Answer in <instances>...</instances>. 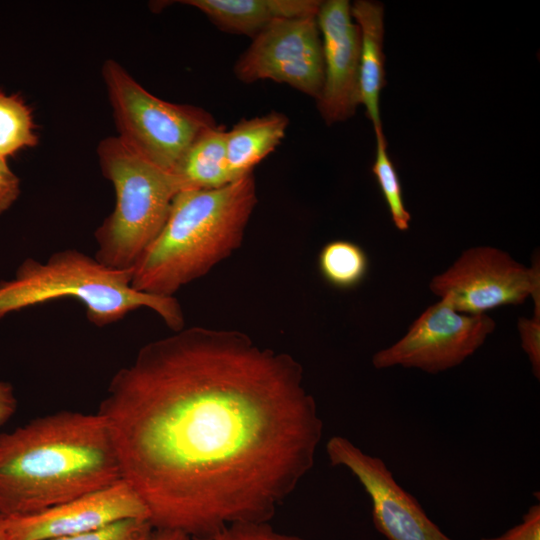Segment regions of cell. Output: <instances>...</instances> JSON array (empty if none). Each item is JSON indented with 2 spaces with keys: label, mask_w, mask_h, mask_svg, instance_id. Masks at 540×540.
Returning a JSON list of instances; mask_svg holds the SVG:
<instances>
[{
  "label": "cell",
  "mask_w": 540,
  "mask_h": 540,
  "mask_svg": "<svg viewBox=\"0 0 540 540\" xmlns=\"http://www.w3.org/2000/svg\"><path fill=\"white\" fill-rule=\"evenodd\" d=\"M97 413L153 528L196 540L269 521L312 469L323 434L292 355L203 326L143 345Z\"/></svg>",
  "instance_id": "6da1fadb"
},
{
  "label": "cell",
  "mask_w": 540,
  "mask_h": 540,
  "mask_svg": "<svg viewBox=\"0 0 540 540\" xmlns=\"http://www.w3.org/2000/svg\"><path fill=\"white\" fill-rule=\"evenodd\" d=\"M122 480L104 419L59 411L0 433V512L23 516Z\"/></svg>",
  "instance_id": "7a4b0ae2"
},
{
  "label": "cell",
  "mask_w": 540,
  "mask_h": 540,
  "mask_svg": "<svg viewBox=\"0 0 540 540\" xmlns=\"http://www.w3.org/2000/svg\"><path fill=\"white\" fill-rule=\"evenodd\" d=\"M257 203L253 173L216 189H186L132 270L134 289L174 297L241 245Z\"/></svg>",
  "instance_id": "3957f363"
},
{
  "label": "cell",
  "mask_w": 540,
  "mask_h": 540,
  "mask_svg": "<svg viewBox=\"0 0 540 540\" xmlns=\"http://www.w3.org/2000/svg\"><path fill=\"white\" fill-rule=\"evenodd\" d=\"M132 270L103 265L77 249H65L44 261L24 260L14 277L0 282V320L10 313L63 298L79 301L88 320L104 327L140 308L154 311L172 331L184 328L175 297L140 292L131 285Z\"/></svg>",
  "instance_id": "277c9868"
},
{
  "label": "cell",
  "mask_w": 540,
  "mask_h": 540,
  "mask_svg": "<svg viewBox=\"0 0 540 540\" xmlns=\"http://www.w3.org/2000/svg\"><path fill=\"white\" fill-rule=\"evenodd\" d=\"M97 156L116 201L95 231L94 257L110 268L132 269L163 228L182 186L174 173L142 158L117 136L101 140Z\"/></svg>",
  "instance_id": "5b68a950"
},
{
  "label": "cell",
  "mask_w": 540,
  "mask_h": 540,
  "mask_svg": "<svg viewBox=\"0 0 540 540\" xmlns=\"http://www.w3.org/2000/svg\"><path fill=\"white\" fill-rule=\"evenodd\" d=\"M117 137L132 151L173 173L204 131L216 126L212 115L192 105L162 100L142 87L116 60L102 65Z\"/></svg>",
  "instance_id": "8992f818"
},
{
  "label": "cell",
  "mask_w": 540,
  "mask_h": 540,
  "mask_svg": "<svg viewBox=\"0 0 540 540\" xmlns=\"http://www.w3.org/2000/svg\"><path fill=\"white\" fill-rule=\"evenodd\" d=\"M430 291L457 312L480 315L506 305H519L529 297L540 313L539 258L526 267L509 253L493 246L471 247L444 272L434 276Z\"/></svg>",
  "instance_id": "52a82bcc"
},
{
  "label": "cell",
  "mask_w": 540,
  "mask_h": 540,
  "mask_svg": "<svg viewBox=\"0 0 540 540\" xmlns=\"http://www.w3.org/2000/svg\"><path fill=\"white\" fill-rule=\"evenodd\" d=\"M496 328L487 314L457 312L439 300L429 306L393 345L372 357L376 369L400 366L437 374L473 355Z\"/></svg>",
  "instance_id": "ba28073f"
},
{
  "label": "cell",
  "mask_w": 540,
  "mask_h": 540,
  "mask_svg": "<svg viewBox=\"0 0 540 540\" xmlns=\"http://www.w3.org/2000/svg\"><path fill=\"white\" fill-rule=\"evenodd\" d=\"M234 73L246 84L269 79L317 100L324 81V59L316 16L269 24L253 37L236 61Z\"/></svg>",
  "instance_id": "9c48e42d"
},
{
  "label": "cell",
  "mask_w": 540,
  "mask_h": 540,
  "mask_svg": "<svg viewBox=\"0 0 540 540\" xmlns=\"http://www.w3.org/2000/svg\"><path fill=\"white\" fill-rule=\"evenodd\" d=\"M326 453L331 465L346 468L362 485L371 500L373 525L387 540H454L398 484L380 457L365 453L340 435L327 441Z\"/></svg>",
  "instance_id": "30bf717a"
},
{
  "label": "cell",
  "mask_w": 540,
  "mask_h": 540,
  "mask_svg": "<svg viewBox=\"0 0 540 540\" xmlns=\"http://www.w3.org/2000/svg\"><path fill=\"white\" fill-rule=\"evenodd\" d=\"M128 519L149 520V513L122 479L37 513L6 517V525L11 540H50L94 532Z\"/></svg>",
  "instance_id": "8fae6325"
},
{
  "label": "cell",
  "mask_w": 540,
  "mask_h": 540,
  "mask_svg": "<svg viewBox=\"0 0 540 540\" xmlns=\"http://www.w3.org/2000/svg\"><path fill=\"white\" fill-rule=\"evenodd\" d=\"M316 20L324 59V81L316 101L330 125L353 116L360 104V32L347 0L322 2Z\"/></svg>",
  "instance_id": "7c38bea8"
},
{
  "label": "cell",
  "mask_w": 540,
  "mask_h": 540,
  "mask_svg": "<svg viewBox=\"0 0 540 540\" xmlns=\"http://www.w3.org/2000/svg\"><path fill=\"white\" fill-rule=\"evenodd\" d=\"M221 30L254 37L276 20L316 16L317 0H185Z\"/></svg>",
  "instance_id": "4fadbf2b"
},
{
  "label": "cell",
  "mask_w": 540,
  "mask_h": 540,
  "mask_svg": "<svg viewBox=\"0 0 540 540\" xmlns=\"http://www.w3.org/2000/svg\"><path fill=\"white\" fill-rule=\"evenodd\" d=\"M351 16L360 32V104L364 105L374 131L383 130L379 110L380 93L385 85L383 6L358 0L351 5Z\"/></svg>",
  "instance_id": "5bb4252c"
},
{
  "label": "cell",
  "mask_w": 540,
  "mask_h": 540,
  "mask_svg": "<svg viewBox=\"0 0 540 540\" xmlns=\"http://www.w3.org/2000/svg\"><path fill=\"white\" fill-rule=\"evenodd\" d=\"M288 126L286 115L270 112L244 119L226 133V154L233 181L253 173L284 138Z\"/></svg>",
  "instance_id": "9a60e30c"
},
{
  "label": "cell",
  "mask_w": 540,
  "mask_h": 540,
  "mask_svg": "<svg viewBox=\"0 0 540 540\" xmlns=\"http://www.w3.org/2000/svg\"><path fill=\"white\" fill-rule=\"evenodd\" d=\"M223 126H214L200 134L188 147L173 173L182 190L216 189L233 181L226 154Z\"/></svg>",
  "instance_id": "2e32d148"
},
{
  "label": "cell",
  "mask_w": 540,
  "mask_h": 540,
  "mask_svg": "<svg viewBox=\"0 0 540 540\" xmlns=\"http://www.w3.org/2000/svg\"><path fill=\"white\" fill-rule=\"evenodd\" d=\"M318 269L329 285L347 290L366 278L369 259L360 245L348 240H333L321 248Z\"/></svg>",
  "instance_id": "e0dca14e"
},
{
  "label": "cell",
  "mask_w": 540,
  "mask_h": 540,
  "mask_svg": "<svg viewBox=\"0 0 540 540\" xmlns=\"http://www.w3.org/2000/svg\"><path fill=\"white\" fill-rule=\"evenodd\" d=\"M38 141L29 106L18 95L0 92V158L7 160Z\"/></svg>",
  "instance_id": "ac0fdd59"
},
{
  "label": "cell",
  "mask_w": 540,
  "mask_h": 540,
  "mask_svg": "<svg viewBox=\"0 0 540 540\" xmlns=\"http://www.w3.org/2000/svg\"><path fill=\"white\" fill-rule=\"evenodd\" d=\"M376 158L372 172L378 182L389 209L394 226L400 231L410 228L411 215L405 207L400 179L387 153V142L383 130L375 131Z\"/></svg>",
  "instance_id": "d6986e66"
},
{
  "label": "cell",
  "mask_w": 540,
  "mask_h": 540,
  "mask_svg": "<svg viewBox=\"0 0 540 540\" xmlns=\"http://www.w3.org/2000/svg\"><path fill=\"white\" fill-rule=\"evenodd\" d=\"M154 528L146 519H128L100 530L50 540H149Z\"/></svg>",
  "instance_id": "ffe728a7"
},
{
  "label": "cell",
  "mask_w": 540,
  "mask_h": 540,
  "mask_svg": "<svg viewBox=\"0 0 540 540\" xmlns=\"http://www.w3.org/2000/svg\"><path fill=\"white\" fill-rule=\"evenodd\" d=\"M211 540H306L300 536L280 533L269 521H245L228 525Z\"/></svg>",
  "instance_id": "44dd1931"
},
{
  "label": "cell",
  "mask_w": 540,
  "mask_h": 540,
  "mask_svg": "<svg viewBox=\"0 0 540 540\" xmlns=\"http://www.w3.org/2000/svg\"><path fill=\"white\" fill-rule=\"evenodd\" d=\"M517 329L520 336L521 347L531 364L533 375L540 378V314L531 318L519 317Z\"/></svg>",
  "instance_id": "7402d4cb"
},
{
  "label": "cell",
  "mask_w": 540,
  "mask_h": 540,
  "mask_svg": "<svg viewBox=\"0 0 540 540\" xmlns=\"http://www.w3.org/2000/svg\"><path fill=\"white\" fill-rule=\"evenodd\" d=\"M480 540H540V504L531 505L524 513L522 521L503 534L483 537Z\"/></svg>",
  "instance_id": "603a6c76"
},
{
  "label": "cell",
  "mask_w": 540,
  "mask_h": 540,
  "mask_svg": "<svg viewBox=\"0 0 540 540\" xmlns=\"http://www.w3.org/2000/svg\"><path fill=\"white\" fill-rule=\"evenodd\" d=\"M20 192V179L11 170L7 160L0 158V214L14 204Z\"/></svg>",
  "instance_id": "cb8c5ba5"
},
{
  "label": "cell",
  "mask_w": 540,
  "mask_h": 540,
  "mask_svg": "<svg viewBox=\"0 0 540 540\" xmlns=\"http://www.w3.org/2000/svg\"><path fill=\"white\" fill-rule=\"evenodd\" d=\"M16 408L17 400L12 385L0 380V426L14 415Z\"/></svg>",
  "instance_id": "d4e9b609"
},
{
  "label": "cell",
  "mask_w": 540,
  "mask_h": 540,
  "mask_svg": "<svg viewBox=\"0 0 540 540\" xmlns=\"http://www.w3.org/2000/svg\"><path fill=\"white\" fill-rule=\"evenodd\" d=\"M149 540H196L190 535L172 529H154Z\"/></svg>",
  "instance_id": "484cf974"
},
{
  "label": "cell",
  "mask_w": 540,
  "mask_h": 540,
  "mask_svg": "<svg viewBox=\"0 0 540 540\" xmlns=\"http://www.w3.org/2000/svg\"><path fill=\"white\" fill-rule=\"evenodd\" d=\"M0 540H11L7 531L6 516L0 512Z\"/></svg>",
  "instance_id": "4316f807"
}]
</instances>
